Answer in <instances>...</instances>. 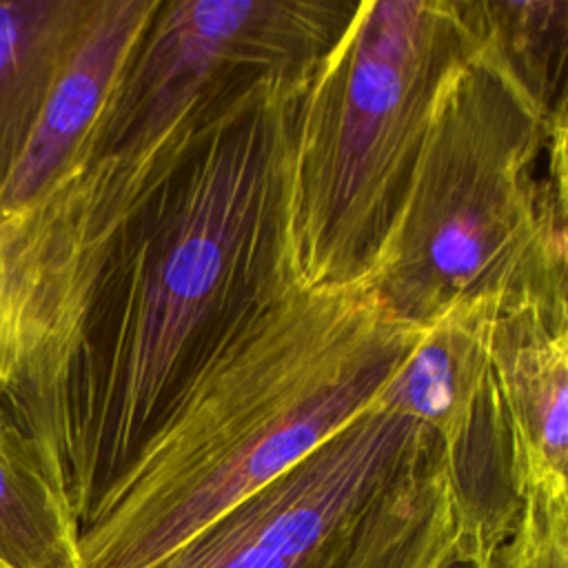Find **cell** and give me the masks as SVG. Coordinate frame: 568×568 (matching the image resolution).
Instances as JSON below:
<instances>
[{
  "mask_svg": "<svg viewBox=\"0 0 568 568\" xmlns=\"http://www.w3.org/2000/svg\"><path fill=\"white\" fill-rule=\"evenodd\" d=\"M306 78L260 82L151 173L4 402L80 530L197 375L300 288L286 173Z\"/></svg>",
  "mask_w": 568,
  "mask_h": 568,
  "instance_id": "cell-1",
  "label": "cell"
},
{
  "mask_svg": "<svg viewBox=\"0 0 568 568\" xmlns=\"http://www.w3.org/2000/svg\"><path fill=\"white\" fill-rule=\"evenodd\" d=\"M422 326L368 288H293L186 388L93 521L78 568H144L366 410Z\"/></svg>",
  "mask_w": 568,
  "mask_h": 568,
  "instance_id": "cell-2",
  "label": "cell"
},
{
  "mask_svg": "<svg viewBox=\"0 0 568 568\" xmlns=\"http://www.w3.org/2000/svg\"><path fill=\"white\" fill-rule=\"evenodd\" d=\"M566 124L477 42L437 95L366 288L422 328L457 304L568 300Z\"/></svg>",
  "mask_w": 568,
  "mask_h": 568,
  "instance_id": "cell-3",
  "label": "cell"
},
{
  "mask_svg": "<svg viewBox=\"0 0 568 568\" xmlns=\"http://www.w3.org/2000/svg\"><path fill=\"white\" fill-rule=\"evenodd\" d=\"M477 42L459 0L357 2L295 106L286 242L300 288L368 286L437 95Z\"/></svg>",
  "mask_w": 568,
  "mask_h": 568,
  "instance_id": "cell-4",
  "label": "cell"
},
{
  "mask_svg": "<svg viewBox=\"0 0 568 568\" xmlns=\"http://www.w3.org/2000/svg\"><path fill=\"white\" fill-rule=\"evenodd\" d=\"M355 9V0H160L84 149L155 171L260 82L311 73Z\"/></svg>",
  "mask_w": 568,
  "mask_h": 568,
  "instance_id": "cell-5",
  "label": "cell"
},
{
  "mask_svg": "<svg viewBox=\"0 0 568 568\" xmlns=\"http://www.w3.org/2000/svg\"><path fill=\"white\" fill-rule=\"evenodd\" d=\"M428 437L413 417L371 404L144 568H326Z\"/></svg>",
  "mask_w": 568,
  "mask_h": 568,
  "instance_id": "cell-6",
  "label": "cell"
},
{
  "mask_svg": "<svg viewBox=\"0 0 568 568\" xmlns=\"http://www.w3.org/2000/svg\"><path fill=\"white\" fill-rule=\"evenodd\" d=\"M160 0H93L0 195V217L27 206L84 151Z\"/></svg>",
  "mask_w": 568,
  "mask_h": 568,
  "instance_id": "cell-7",
  "label": "cell"
},
{
  "mask_svg": "<svg viewBox=\"0 0 568 568\" xmlns=\"http://www.w3.org/2000/svg\"><path fill=\"white\" fill-rule=\"evenodd\" d=\"M490 359L524 493L568 490V300L501 311L490 335Z\"/></svg>",
  "mask_w": 568,
  "mask_h": 568,
  "instance_id": "cell-8",
  "label": "cell"
},
{
  "mask_svg": "<svg viewBox=\"0 0 568 568\" xmlns=\"http://www.w3.org/2000/svg\"><path fill=\"white\" fill-rule=\"evenodd\" d=\"M457 521L433 433L415 462L371 504L326 568H439Z\"/></svg>",
  "mask_w": 568,
  "mask_h": 568,
  "instance_id": "cell-9",
  "label": "cell"
},
{
  "mask_svg": "<svg viewBox=\"0 0 568 568\" xmlns=\"http://www.w3.org/2000/svg\"><path fill=\"white\" fill-rule=\"evenodd\" d=\"M93 0H0V195Z\"/></svg>",
  "mask_w": 568,
  "mask_h": 568,
  "instance_id": "cell-10",
  "label": "cell"
},
{
  "mask_svg": "<svg viewBox=\"0 0 568 568\" xmlns=\"http://www.w3.org/2000/svg\"><path fill=\"white\" fill-rule=\"evenodd\" d=\"M80 528L29 439L0 408V561L78 568Z\"/></svg>",
  "mask_w": 568,
  "mask_h": 568,
  "instance_id": "cell-11",
  "label": "cell"
},
{
  "mask_svg": "<svg viewBox=\"0 0 568 568\" xmlns=\"http://www.w3.org/2000/svg\"><path fill=\"white\" fill-rule=\"evenodd\" d=\"M464 9L486 44L541 109L555 113L568 106V2H464Z\"/></svg>",
  "mask_w": 568,
  "mask_h": 568,
  "instance_id": "cell-12",
  "label": "cell"
},
{
  "mask_svg": "<svg viewBox=\"0 0 568 568\" xmlns=\"http://www.w3.org/2000/svg\"><path fill=\"white\" fill-rule=\"evenodd\" d=\"M493 568H568V490L530 488Z\"/></svg>",
  "mask_w": 568,
  "mask_h": 568,
  "instance_id": "cell-13",
  "label": "cell"
},
{
  "mask_svg": "<svg viewBox=\"0 0 568 568\" xmlns=\"http://www.w3.org/2000/svg\"><path fill=\"white\" fill-rule=\"evenodd\" d=\"M439 568H493V566H486V564H479L477 559L466 557L464 552H459V548L455 544L453 550L446 555V559L439 564Z\"/></svg>",
  "mask_w": 568,
  "mask_h": 568,
  "instance_id": "cell-14",
  "label": "cell"
},
{
  "mask_svg": "<svg viewBox=\"0 0 568 568\" xmlns=\"http://www.w3.org/2000/svg\"><path fill=\"white\" fill-rule=\"evenodd\" d=\"M0 568H7V566H4V564H2V561H0Z\"/></svg>",
  "mask_w": 568,
  "mask_h": 568,
  "instance_id": "cell-15",
  "label": "cell"
}]
</instances>
